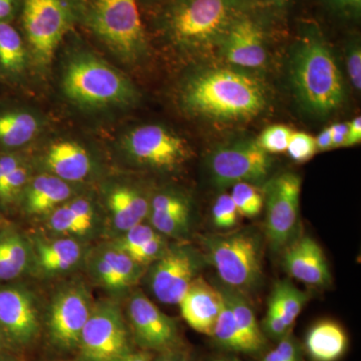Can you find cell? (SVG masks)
<instances>
[{
  "mask_svg": "<svg viewBox=\"0 0 361 361\" xmlns=\"http://www.w3.org/2000/svg\"><path fill=\"white\" fill-rule=\"evenodd\" d=\"M203 256L191 246L166 249L149 272L152 291L161 302L178 304L190 284L199 276Z\"/></svg>",
  "mask_w": 361,
  "mask_h": 361,
  "instance_id": "8fae6325",
  "label": "cell"
},
{
  "mask_svg": "<svg viewBox=\"0 0 361 361\" xmlns=\"http://www.w3.org/2000/svg\"><path fill=\"white\" fill-rule=\"evenodd\" d=\"M206 257L226 287L245 293L255 288L263 275L260 237L248 230L212 235L203 239Z\"/></svg>",
  "mask_w": 361,
  "mask_h": 361,
  "instance_id": "5b68a950",
  "label": "cell"
},
{
  "mask_svg": "<svg viewBox=\"0 0 361 361\" xmlns=\"http://www.w3.org/2000/svg\"><path fill=\"white\" fill-rule=\"evenodd\" d=\"M0 331L16 344L30 343L39 332L32 297L20 288L0 289Z\"/></svg>",
  "mask_w": 361,
  "mask_h": 361,
  "instance_id": "2e32d148",
  "label": "cell"
},
{
  "mask_svg": "<svg viewBox=\"0 0 361 361\" xmlns=\"http://www.w3.org/2000/svg\"><path fill=\"white\" fill-rule=\"evenodd\" d=\"M348 73L351 84L356 90L361 89V49L360 45L355 44L349 49L346 56Z\"/></svg>",
  "mask_w": 361,
  "mask_h": 361,
  "instance_id": "b9f144b4",
  "label": "cell"
},
{
  "mask_svg": "<svg viewBox=\"0 0 361 361\" xmlns=\"http://www.w3.org/2000/svg\"><path fill=\"white\" fill-rule=\"evenodd\" d=\"M45 163L56 177L66 182L84 180L92 169L87 152L73 142H59L51 146Z\"/></svg>",
  "mask_w": 361,
  "mask_h": 361,
  "instance_id": "ffe728a7",
  "label": "cell"
},
{
  "mask_svg": "<svg viewBox=\"0 0 361 361\" xmlns=\"http://www.w3.org/2000/svg\"><path fill=\"white\" fill-rule=\"evenodd\" d=\"M246 11L245 0H174L164 25L176 47L205 52L219 47L230 26Z\"/></svg>",
  "mask_w": 361,
  "mask_h": 361,
  "instance_id": "3957f363",
  "label": "cell"
},
{
  "mask_svg": "<svg viewBox=\"0 0 361 361\" xmlns=\"http://www.w3.org/2000/svg\"><path fill=\"white\" fill-rule=\"evenodd\" d=\"M265 235L275 250L286 247L295 234L300 207L301 179L293 173L272 178L264 190Z\"/></svg>",
  "mask_w": 361,
  "mask_h": 361,
  "instance_id": "9c48e42d",
  "label": "cell"
},
{
  "mask_svg": "<svg viewBox=\"0 0 361 361\" xmlns=\"http://www.w3.org/2000/svg\"><path fill=\"white\" fill-rule=\"evenodd\" d=\"M39 265L49 272H61L77 264L80 247L71 239H61L51 243L39 242L37 245Z\"/></svg>",
  "mask_w": 361,
  "mask_h": 361,
  "instance_id": "cb8c5ba5",
  "label": "cell"
},
{
  "mask_svg": "<svg viewBox=\"0 0 361 361\" xmlns=\"http://www.w3.org/2000/svg\"><path fill=\"white\" fill-rule=\"evenodd\" d=\"M71 189L56 176L42 175L33 180L26 195V207L32 214L49 212L68 200Z\"/></svg>",
  "mask_w": 361,
  "mask_h": 361,
  "instance_id": "603a6c76",
  "label": "cell"
},
{
  "mask_svg": "<svg viewBox=\"0 0 361 361\" xmlns=\"http://www.w3.org/2000/svg\"><path fill=\"white\" fill-rule=\"evenodd\" d=\"M212 337L221 348L234 353H250L245 339L239 331L234 316L223 298V305L214 326Z\"/></svg>",
  "mask_w": 361,
  "mask_h": 361,
  "instance_id": "83f0119b",
  "label": "cell"
},
{
  "mask_svg": "<svg viewBox=\"0 0 361 361\" xmlns=\"http://www.w3.org/2000/svg\"><path fill=\"white\" fill-rule=\"evenodd\" d=\"M331 132L332 148L344 147L348 133V123H338L330 126Z\"/></svg>",
  "mask_w": 361,
  "mask_h": 361,
  "instance_id": "ee69618b",
  "label": "cell"
},
{
  "mask_svg": "<svg viewBox=\"0 0 361 361\" xmlns=\"http://www.w3.org/2000/svg\"><path fill=\"white\" fill-rule=\"evenodd\" d=\"M153 360V356L151 353H147V351H142V353H130L128 355L122 356V357L116 358L113 361H152Z\"/></svg>",
  "mask_w": 361,
  "mask_h": 361,
  "instance_id": "c3c4849f",
  "label": "cell"
},
{
  "mask_svg": "<svg viewBox=\"0 0 361 361\" xmlns=\"http://www.w3.org/2000/svg\"><path fill=\"white\" fill-rule=\"evenodd\" d=\"M260 361H302V356L298 343L289 332Z\"/></svg>",
  "mask_w": 361,
  "mask_h": 361,
  "instance_id": "74e56055",
  "label": "cell"
},
{
  "mask_svg": "<svg viewBox=\"0 0 361 361\" xmlns=\"http://www.w3.org/2000/svg\"><path fill=\"white\" fill-rule=\"evenodd\" d=\"M125 147L139 163L163 170L180 167L191 157L188 142L160 125L135 128L126 137Z\"/></svg>",
  "mask_w": 361,
  "mask_h": 361,
  "instance_id": "7c38bea8",
  "label": "cell"
},
{
  "mask_svg": "<svg viewBox=\"0 0 361 361\" xmlns=\"http://www.w3.org/2000/svg\"><path fill=\"white\" fill-rule=\"evenodd\" d=\"M152 227L157 232L171 237H180L187 234L191 220V210L172 213L149 214Z\"/></svg>",
  "mask_w": 361,
  "mask_h": 361,
  "instance_id": "1f68e13d",
  "label": "cell"
},
{
  "mask_svg": "<svg viewBox=\"0 0 361 361\" xmlns=\"http://www.w3.org/2000/svg\"><path fill=\"white\" fill-rule=\"evenodd\" d=\"M30 260L27 246L18 234L8 233L0 237V280L20 276Z\"/></svg>",
  "mask_w": 361,
  "mask_h": 361,
  "instance_id": "d4e9b609",
  "label": "cell"
},
{
  "mask_svg": "<svg viewBox=\"0 0 361 361\" xmlns=\"http://www.w3.org/2000/svg\"><path fill=\"white\" fill-rule=\"evenodd\" d=\"M271 164L269 154L259 146L257 140H244L218 147L208 158L213 184L220 189L237 183L263 182Z\"/></svg>",
  "mask_w": 361,
  "mask_h": 361,
  "instance_id": "52a82bcc",
  "label": "cell"
},
{
  "mask_svg": "<svg viewBox=\"0 0 361 361\" xmlns=\"http://www.w3.org/2000/svg\"><path fill=\"white\" fill-rule=\"evenodd\" d=\"M4 334H2V332L0 331V350H1L2 348H4Z\"/></svg>",
  "mask_w": 361,
  "mask_h": 361,
  "instance_id": "11a10c76",
  "label": "cell"
},
{
  "mask_svg": "<svg viewBox=\"0 0 361 361\" xmlns=\"http://www.w3.org/2000/svg\"><path fill=\"white\" fill-rule=\"evenodd\" d=\"M168 247L166 246V242L161 238L160 234L155 238L149 240L144 245L137 248V250L129 254L130 258L135 261L137 264L145 266L155 262L163 255Z\"/></svg>",
  "mask_w": 361,
  "mask_h": 361,
  "instance_id": "f35d334b",
  "label": "cell"
},
{
  "mask_svg": "<svg viewBox=\"0 0 361 361\" xmlns=\"http://www.w3.org/2000/svg\"><path fill=\"white\" fill-rule=\"evenodd\" d=\"M71 20L68 0H25L23 25L40 65H49Z\"/></svg>",
  "mask_w": 361,
  "mask_h": 361,
  "instance_id": "30bf717a",
  "label": "cell"
},
{
  "mask_svg": "<svg viewBox=\"0 0 361 361\" xmlns=\"http://www.w3.org/2000/svg\"><path fill=\"white\" fill-rule=\"evenodd\" d=\"M185 361H189V360H188V358L186 357V360H185Z\"/></svg>",
  "mask_w": 361,
  "mask_h": 361,
  "instance_id": "6f0895ef",
  "label": "cell"
},
{
  "mask_svg": "<svg viewBox=\"0 0 361 361\" xmlns=\"http://www.w3.org/2000/svg\"><path fill=\"white\" fill-rule=\"evenodd\" d=\"M283 266L291 277L311 286H326L331 272L322 247L310 236H302L285 248Z\"/></svg>",
  "mask_w": 361,
  "mask_h": 361,
  "instance_id": "e0dca14e",
  "label": "cell"
},
{
  "mask_svg": "<svg viewBox=\"0 0 361 361\" xmlns=\"http://www.w3.org/2000/svg\"><path fill=\"white\" fill-rule=\"evenodd\" d=\"M263 330L273 338L281 339L290 329L285 324L281 312L273 299L268 301L267 312L263 320Z\"/></svg>",
  "mask_w": 361,
  "mask_h": 361,
  "instance_id": "ab89813d",
  "label": "cell"
},
{
  "mask_svg": "<svg viewBox=\"0 0 361 361\" xmlns=\"http://www.w3.org/2000/svg\"><path fill=\"white\" fill-rule=\"evenodd\" d=\"M25 63V49L18 30L0 21V65L11 71L23 70Z\"/></svg>",
  "mask_w": 361,
  "mask_h": 361,
  "instance_id": "f1b7e54d",
  "label": "cell"
},
{
  "mask_svg": "<svg viewBox=\"0 0 361 361\" xmlns=\"http://www.w3.org/2000/svg\"><path fill=\"white\" fill-rule=\"evenodd\" d=\"M102 255L110 263L113 269L116 290L132 286L141 276L142 266L137 264L128 254L116 247L104 251Z\"/></svg>",
  "mask_w": 361,
  "mask_h": 361,
  "instance_id": "f546056e",
  "label": "cell"
},
{
  "mask_svg": "<svg viewBox=\"0 0 361 361\" xmlns=\"http://www.w3.org/2000/svg\"><path fill=\"white\" fill-rule=\"evenodd\" d=\"M210 361H241L236 357H232V356H225V357H217Z\"/></svg>",
  "mask_w": 361,
  "mask_h": 361,
  "instance_id": "db71d44e",
  "label": "cell"
},
{
  "mask_svg": "<svg viewBox=\"0 0 361 361\" xmlns=\"http://www.w3.org/2000/svg\"><path fill=\"white\" fill-rule=\"evenodd\" d=\"M287 153L296 163H305L317 153L315 137L304 132H293Z\"/></svg>",
  "mask_w": 361,
  "mask_h": 361,
  "instance_id": "d590c367",
  "label": "cell"
},
{
  "mask_svg": "<svg viewBox=\"0 0 361 361\" xmlns=\"http://www.w3.org/2000/svg\"><path fill=\"white\" fill-rule=\"evenodd\" d=\"M180 102L194 116L219 122L255 118L267 104L262 85L248 73L234 68H207L183 85Z\"/></svg>",
  "mask_w": 361,
  "mask_h": 361,
  "instance_id": "6da1fadb",
  "label": "cell"
},
{
  "mask_svg": "<svg viewBox=\"0 0 361 361\" xmlns=\"http://www.w3.org/2000/svg\"><path fill=\"white\" fill-rule=\"evenodd\" d=\"M158 235L159 233H157L151 226L140 223L125 233L123 238L116 244V248L129 255L132 252L137 250V248L144 245L149 240L155 238Z\"/></svg>",
  "mask_w": 361,
  "mask_h": 361,
  "instance_id": "8d00e7d4",
  "label": "cell"
},
{
  "mask_svg": "<svg viewBox=\"0 0 361 361\" xmlns=\"http://www.w3.org/2000/svg\"><path fill=\"white\" fill-rule=\"evenodd\" d=\"M20 165V161L13 156H4L0 158V182L6 177L11 171Z\"/></svg>",
  "mask_w": 361,
  "mask_h": 361,
  "instance_id": "bcb514c9",
  "label": "cell"
},
{
  "mask_svg": "<svg viewBox=\"0 0 361 361\" xmlns=\"http://www.w3.org/2000/svg\"><path fill=\"white\" fill-rule=\"evenodd\" d=\"M270 298L277 304L285 324L291 329L292 325L307 303L310 295L299 290L288 280H279L275 283Z\"/></svg>",
  "mask_w": 361,
  "mask_h": 361,
  "instance_id": "4316f807",
  "label": "cell"
},
{
  "mask_svg": "<svg viewBox=\"0 0 361 361\" xmlns=\"http://www.w3.org/2000/svg\"><path fill=\"white\" fill-rule=\"evenodd\" d=\"M185 360H186V356L170 349V350L163 351L161 355L154 361H185Z\"/></svg>",
  "mask_w": 361,
  "mask_h": 361,
  "instance_id": "681fc988",
  "label": "cell"
},
{
  "mask_svg": "<svg viewBox=\"0 0 361 361\" xmlns=\"http://www.w3.org/2000/svg\"><path fill=\"white\" fill-rule=\"evenodd\" d=\"M218 49L233 66L246 70L262 68L267 61L264 28L246 11L230 26Z\"/></svg>",
  "mask_w": 361,
  "mask_h": 361,
  "instance_id": "4fadbf2b",
  "label": "cell"
},
{
  "mask_svg": "<svg viewBox=\"0 0 361 361\" xmlns=\"http://www.w3.org/2000/svg\"><path fill=\"white\" fill-rule=\"evenodd\" d=\"M290 75L297 99L310 113L326 116L343 103L341 71L329 44L316 30H308L297 44Z\"/></svg>",
  "mask_w": 361,
  "mask_h": 361,
  "instance_id": "7a4b0ae2",
  "label": "cell"
},
{
  "mask_svg": "<svg viewBox=\"0 0 361 361\" xmlns=\"http://www.w3.org/2000/svg\"><path fill=\"white\" fill-rule=\"evenodd\" d=\"M241 217L256 218L264 208V193L252 183H237L230 193Z\"/></svg>",
  "mask_w": 361,
  "mask_h": 361,
  "instance_id": "4dcf8cb0",
  "label": "cell"
},
{
  "mask_svg": "<svg viewBox=\"0 0 361 361\" xmlns=\"http://www.w3.org/2000/svg\"><path fill=\"white\" fill-rule=\"evenodd\" d=\"M316 148L317 151L325 152L332 149V137L330 128H325L319 135L315 137Z\"/></svg>",
  "mask_w": 361,
  "mask_h": 361,
  "instance_id": "7dc6e473",
  "label": "cell"
},
{
  "mask_svg": "<svg viewBox=\"0 0 361 361\" xmlns=\"http://www.w3.org/2000/svg\"><path fill=\"white\" fill-rule=\"evenodd\" d=\"M293 130L285 125H272L266 128L257 142L268 154L285 153L288 148L289 142Z\"/></svg>",
  "mask_w": 361,
  "mask_h": 361,
  "instance_id": "836d02e7",
  "label": "cell"
},
{
  "mask_svg": "<svg viewBox=\"0 0 361 361\" xmlns=\"http://www.w3.org/2000/svg\"><path fill=\"white\" fill-rule=\"evenodd\" d=\"M39 130L37 118L28 113H8L0 116V142L16 148L32 141Z\"/></svg>",
  "mask_w": 361,
  "mask_h": 361,
  "instance_id": "484cf974",
  "label": "cell"
},
{
  "mask_svg": "<svg viewBox=\"0 0 361 361\" xmlns=\"http://www.w3.org/2000/svg\"><path fill=\"white\" fill-rule=\"evenodd\" d=\"M27 170L23 165L18 166L0 182V199L9 200L25 186L27 180Z\"/></svg>",
  "mask_w": 361,
  "mask_h": 361,
  "instance_id": "60d3db41",
  "label": "cell"
},
{
  "mask_svg": "<svg viewBox=\"0 0 361 361\" xmlns=\"http://www.w3.org/2000/svg\"><path fill=\"white\" fill-rule=\"evenodd\" d=\"M49 226L54 231L75 235L85 234L92 228L78 218L68 203L59 206L52 212Z\"/></svg>",
  "mask_w": 361,
  "mask_h": 361,
  "instance_id": "d6a6232c",
  "label": "cell"
},
{
  "mask_svg": "<svg viewBox=\"0 0 361 361\" xmlns=\"http://www.w3.org/2000/svg\"><path fill=\"white\" fill-rule=\"evenodd\" d=\"M305 348L313 361H337L348 350V334L338 323L322 320L308 331Z\"/></svg>",
  "mask_w": 361,
  "mask_h": 361,
  "instance_id": "d6986e66",
  "label": "cell"
},
{
  "mask_svg": "<svg viewBox=\"0 0 361 361\" xmlns=\"http://www.w3.org/2000/svg\"><path fill=\"white\" fill-rule=\"evenodd\" d=\"M94 32L116 54L135 61L146 51V37L137 0H94Z\"/></svg>",
  "mask_w": 361,
  "mask_h": 361,
  "instance_id": "8992f818",
  "label": "cell"
},
{
  "mask_svg": "<svg viewBox=\"0 0 361 361\" xmlns=\"http://www.w3.org/2000/svg\"><path fill=\"white\" fill-rule=\"evenodd\" d=\"M68 205L75 211V213L77 214L80 220L84 221L85 224L90 225L92 227V224H94V208L90 205L89 201L82 198L75 199V200L70 202Z\"/></svg>",
  "mask_w": 361,
  "mask_h": 361,
  "instance_id": "7bdbcfd3",
  "label": "cell"
},
{
  "mask_svg": "<svg viewBox=\"0 0 361 361\" xmlns=\"http://www.w3.org/2000/svg\"><path fill=\"white\" fill-rule=\"evenodd\" d=\"M225 302L231 310L239 331L245 339L250 353H257L264 348L266 338L250 303L244 293L229 287L219 288Z\"/></svg>",
  "mask_w": 361,
  "mask_h": 361,
  "instance_id": "44dd1931",
  "label": "cell"
},
{
  "mask_svg": "<svg viewBox=\"0 0 361 361\" xmlns=\"http://www.w3.org/2000/svg\"><path fill=\"white\" fill-rule=\"evenodd\" d=\"M178 304L183 318L192 329L212 336L216 320L223 305V296L219 288H215L203 277L198 276L190 284Z\"/></svg>",
  "mask_w": 361,
  "mask_h": 361,
  "instance_id": "ac0fdd59",
  "label": "cell"
},
{
  "mask_svg": "<svg viewBox=\"0 0 361 361\" xmlns=\"http://www.w3.org/2000/svg\"><path fill=\"white\" fill-rule=\"evenodd\" d=\"M264 1L274 6H283L288 0H264Z\"/></svg>",
  "mask_w": 361,
  "mask_h": 361,
  "instance_id": "f5cc1de1",
  "label": "cell"
},
{
  "mask_svg": "<svg viewBox=\"0 0 361 361\" xmlns=\"http://www.w3.org/2000/svg\"><path fill=\"white\" fill-rule=\"evenodd\" d=\"M14 2L16 0H0V21H4L9 16H11L14 8Z\"/></svg>",
  "mask_w": 361,
  "mask_h": 361,
  "instance_id": "f907efd6",
  "label": "cell"
},
{
  "mask_svg": "<svg viewBox=\"0 0 361 361\" xmlns=\"http://www.w3.org/2000/svg\"><path fill=\"white\" fill-rule=\"evenodd\" d=\"M361 141V118L356 116L348 123V137L344 147H353L360 144Z\"/></svg>",
  "mask_w": 361,
  "mask_h": 361,
  "instance_id": "f6af8a7d",
  "label": "cell"
},
{
  "mask_svg": "<svg viewBox=\"0 0 361 361\" xmlns=\"http://www.w3.org/2000/svg\"><path fill=\"white\" fill-rule=\"evenodd\" d=\"M334 2L341 8L348 11H357L361 6V0H334Z\"/></svg>",
  "mask_w": 361,
  "mask_h": 361,
  "instance_id": "816d5d0a",
  "label": "cell"
},
{
  "mask_svg": "<svg viewBox=\"0 0 361 361\" xmlns=\"http://www.w3.org/2000/svg\"><path fill=\"white\" fill-rule=\"evenodd\" d=\"M0 361H16V360H11V358H8V357H4V356H0Z\"/></svg>",
  "mask_w": 361,
  "mask_h": 361,
  "instance_id": "9f6ffc18",
  "label": "cell"
},
{
  "mask_svg": "<svg viewBox=\"0 0 361 361\" xmlns=\"http://www.w3.org/2000/svg\"><path fill=\"white\" fill-rule=\"evenodd\" d=\"M109 207L114 224L118 230L127 232L140 224L149 212L147 199L132 188H116L109 197Z\"/></svg>",
  "mask_w": 361,
  "mask_h": 361,
  "instance_id": "7402d4cb",
  "label": "cell"
},
{
  "mask_svg": "<svg viewBox=\"0 0 361 361\" xmlns=\"http://www.w3.org/2000/svg\"><path fill=\"white\" fill-rule=\"evenodd\" d=\"M240 218L230 194L219 195L212 207L214 226L221 230H231L239 224Z\"/></svg>",
  "mask_w": 361,
  "mask_h": 361,
  "instance_id": "e575fe53",
  "label": "cell"
},
{
  "mask_svg": "<svg viewBox=\"0 0 361 361\" xmlns=\"http://www.w3.org/2000/svg\"><path fill=\"white\" fill-rule=\"evenodd\" d=\"M129 316L135 341L141 348L163 353L173 349L177 343L178 329L175 320L161 312L141 292L130 299Z\"/></svg>",
  "mask_w": 361,
  "mask_h": 361,
  "instance_id": "9a60e30c",
  "label": "cell"
},
{
  "mask_svg": "<svg viewBox=\"0 0 361 361\" xmlns=\"http://www.w3.org/2000/svg\"><path fill=\"white\" fill-rule=\"evenodd\" d=\"M78 346L85 361H113L130 353L127 327L118 304L104 301L92 308Z\"/></svg>",
  "mask_w": 361,
  "mask_h": 361,
  "instance_id": "ba28073f",
  "label": "cell"
},
{
  "mask_svg": "<svg viewBox=\"0 0 361 361\" xmlns=\"http://www.w3.org/2000/svg\"><path fill=\"white\" fill-rule=\"evenodd\" d=\"M92 310L89 294L84 287L73 286L61 291L52 302L49 312L52 341L63 348L78 346Z\"/></svg>",
  "mask_w": 361,
  "mask_h": 361,
  "instance_id": "5bb4252c",
  "label": "cell"
},
{
  "mask_svg": "<svg viewBox=\"0 0 361 361\" xmlns=\"http://www.w3.org/2000/svg\"><path fill=\"white\" fill-rule=\"evenodd\" d=\"M63 87L71 101L96 108L130 104L137 97L129 78L87 54L71 59L63 73Z\"/></svg>",
  "mask_w": 361,
  "mask_h": 361,
  "instance_id": "277c9868",
  "label": "cell"
}]
</instances>
